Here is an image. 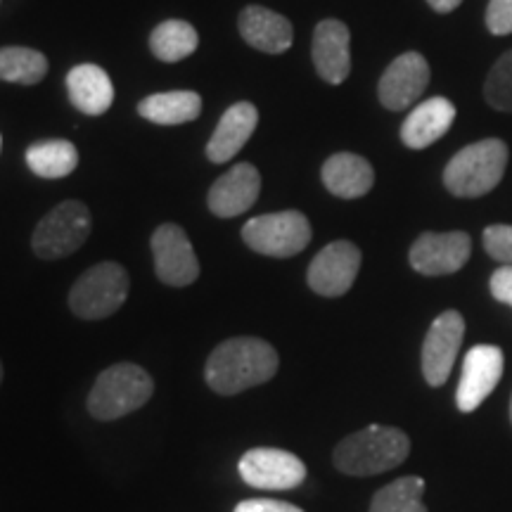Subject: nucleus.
<instances>
[{"mask_svg":"<svg viewBox=\"0 0 512 512\" xmlns=\"http://www.w3.org/2000/svg\"><path fill=\"white\" fill-rule=\"evenodd\" d=\"M427 3H430V8L434 12H439V15H448V12L456 10L463 0H427Z\"/></svg>","mask_w":512,"mask_h":512,"instance_id":"2f4dec72","label":"nucleus"},{"mask_svg":"<svg viewBox=\"0 0 512 512\" xmlns=\"http://www.w3.org/2000/svg\"><path fill=\"white\" fill-rule=\"evenodd\" d=\"M320 178L335 197L356 200V197L368 195L373 188L375 171L366 157L354 155V152H337L323 164Z\"/></svg>","mask_w":512,"mask_h":512,"instance_id":"aec40b11","label":"nucleus"},{"mask_svg":"<svg viewBox=\"0 0 512 512\" xmlns=\"http://www.w3.org/2000/svg\"><path fill=\"white\" fill-rule=\"evenodd\" d=\"M510 420H512V399H510Z\"/></svg>","mask_w":512,"mask_h":512,"instance_id":"f704fd0d","label":"nucleus"},{"mask_svg":"<svg viewBox=\"0 0 512 512\" xmlns=\"http://www.w3.org/2000/svg\"><path fill=\"white\" fill-rule=\"evenodd\" d=\"M503 351L491 344H477L467 351L463 361V375L456 392V403L463 413H472L482 406L486 396L496 389L503 377Z\"/></svg>","mask_w":512,"mask_h":512,"instance_id":"f8f14e48","label":"nucleus"},{"mask_svg":"<svg viewBox=\"0 0 512 512\" xmlns=\"http://www.w3.org/2000/svg\"><path fill=\"white\" fill-rule=\"evenodd\" d=\"M351 34L349 27L339 19H323L313 31V64L320 79L339 86L351 72Z\"/></svg>","mask_w":512,"mask_h":512,"instance_id":"dca6fc26","label":"nucleus"},{"mask_svg":"<svg viewBox=\"0 0 512 512\" xmlns=\"http://www.w3.org/2000/svg\"><path fill=\"white\" fill-rule=\"evenodd\" d=\"M484 249L491 259L512 266V226H489L484 230Z\"/></svg>","mask_w":512,"mask_h":512,"instance_id":"cd10ccee","label":"nucleus"},{"mask_svg":"<svg viewBox=\"0 0 512 512\" xmlns=\"http://www.w3.org/2000/svg\"><path fill=\"white\" fill-rule=\"evenodd\" d=\"M456 121V105L446 98H430L420 102L415 110L408 114L401 126L403 145L411 150H425L446 136L448 128Z\"/></svg>","mask_w":512,"mask_h":512,"instance_id":"6ab92c4d","label":"nucleus"},{"mask_svg":"<svg viewBox=\"0 0 512 512\" xmlns=\"http://www.w3.org/2000/svg\"><path fill=\"white\" fill-rule=\"evenodd\" d=\"M0 150H3V136H0Z\"/></svg>","mask_w":512,"mask_h":512,"instance_id":"72a5a7b5","label":"nucleus"},{"mask_svg":"<svg viewBox=\"0 0 512 512\" xmlns=\"http://www.w3.org/2000/svg\"><path fill=\"white\" fill-rule=\"evenodd\" d=\"M233 512H304L297 505L285 501H273V498H247L235 505Z\"/></svg>","mask_w":512,"mask_h":512,"instance_id":"c756f323","label":"nucleus"},{"mask_svg":"<svg viewBox=\"0 0 512 512\" xmlns=\"http://www.w3.org/2000/svg\"><path fill=\"white\" fill-rule=\"evenodd\" d=\"M486 27L494 36L512 34V0H489Z\"/></svg>","mask_w":512,"mask_h":512,"instance_id":"c85d7f7f","label":"nucleus"},{"mask_svg":"<svg viewBox=\"0 0 512 512\" xmlns=\"http://www.w3.org/2000/svg\"><path fill=\"white\" fill-rule=\"evenodd\" d=\"M46 74L48 60L38 50L22 46L0 48V81L34 86V83L46 79Z\"/></svg>","mask_w":512,"mask_h":512,"instance_id":"393cba45","label":"nucleus"},{"mask_svg":"<svg viewBox=\"0 0 512 512\" xmlns=\"http://www.w3.org/2000/svg\"><path fill=\"white\" fill-rule=\"evenodd\" d=\"M157 278L164 285L188 287L200 278V261L185 230L176 223H162L150 240Z\"/></svg>","mask_w":512,"mask_h":512,"instance_id":"1a4fd4ad","label":"nucleus"},{"mask_svg":"<svg viewBox=\"0 0 512 512\" xmlns=\"http://www.w3.org/2000/svg\"><path fill=\"white\" fill-rule=\"evenodd\" d=\"M240 36L249 46L268 55H280L290 50L294 41V29L290 19L278 12L261 8V5H247L238 19Z\"/></svg>","mask_w":512,"mask_h":512,"instance_id":"f3484780","label":"nucleus"},{"mask_svg":"<svg viewBox=\"0 0 512 512\" xmlns=\"http://www.w3.org/2000/svg\"><path fill=\"white\" fill-rule=\"evenodd\" d=\"M242 482L261 491H290L304 484L306 465L283 448H252L240 458Z\"/></svg>","mask_w":512,"mask_h":512,"instance_id":"6e6552de","label":"nucleus"},{"mask_svg":"<svg viewBox=\"0 0 512 512\" xmlns=\"http://www.w3.org/2000/svg\"><path fill=\"white\" fill-rule=\"evenodd\" d=\"M242 240L252 252L275 259H290L304 252L311 242V223L302 211H278L249 219L242 228Z\"/></svg>","mask_w":512,"mask_h":512,"instance_id":"0eeeda50","label":"nucleus"},{"mask_svg":"<svg viewBox=\"0 0 512 512\" xmlns=\"http://www.w3.org/2000/svg\"><path fill=\"white\" fill-rule=\"evenodd\" d=\"M465 337V318L458 311H444L427 330L422 342V375L430 387H441L451 375Z\"/></svg>","mask_w":512,"mask_h":512,"instance_id":"9b49d317","label":"nucleus"},{"mask_svg":"<svg viewBox=\"0 0 512 512\" xmlns=\"http://www.w3.org/2000/svg\"><path fill=\"white\" fill-rule=\"evenodd\" d=\"M411 456V439L399 427L370 425L349 434L332 453L335 467L342 475L370 477L394 470Z\"/></svg>","mask_w":512,"mask_h":512,"instance_id":"f03ea898","label":"nucleus"},{"mask_svg":"<svg viewBox=\"0 0 512 512\" xmlns=\"http://www.w3.org/2000/svg\"><path fill=\"white\" fill-rule=\"evenodd\" d=\"M69 100L88 117H100L112 107L114 86L110 74L98 64H76L67 74Z\"/></svg>","mask_w":512,"mask_h":512,"instance_id":"412c9836","label":"nucleus"},{"mask_svg":"<svg viewBox=\"0 0 512 512\" xmlns=\"http://www.w3.org/2000/svg\"><path fill=\"white\" fill-rule=\"evenodd\" d=\"M0 382H3V363H0Z\"/></svg>","mask_w":512,"mask_h":512,"instance_id":"473e14b6","label":"nucleus"},{"mask_svg":"<svg viewBox=\"0 0 512 512\" xmlns=\"http://www.w3.org/2000/svg\"><path fill=\"white\" fill-rule=\"evenodd\" d=\"M280 356L261 337H230L211 351L204 366V380L211 392L235 396L273 380Z\"/></svg>","mask_w":512,"mask_h":512,"instance_id":"f257e3e1","label":"nucleus"},{"mask_svg":"<svg viewBox=\"0 0 512 512\" xmlns=\"http://www.w3.org/2000/svg\"><path fill=\"white\" fill-rule=\"evenodd\" d=\"M430 86V64L420 53H403L384 69L377 95L387 110L403 112Z\"/></svg>","mask_w":512,"mask_h":512,"instance_id":"4468645a","label":"nucleus"},{"mask_svg":"<svg viewBox=\"0 0 512 512\" xmlns=\"http://www.w3.org/2000/svg\"><path fill=\"white\" fill-rule=\"evenodd\" d=\"M472 252L470 235L463 230L453 233H422L413 242L411 266L422 275H451L467 264Z\"/></svg>","mask_w":512,"mask_h":512,"instance_id":"ddd939ff","label":"nucleus"},{"mask_svg":"<svg viewBox=\"0 0 512 512\" xmlns=\"http://www.w3.org/2000/svg\"><path fill=\"white\" fill-rule=\"evenodd\" d=\"M202 112V98L195 91L155 93L138 105V114L152 124L178 126L197 119Z\"/></svg>","mask_w":512,"mask_h":512,"instance_id":"4be33fe9","label":"nucleus"},{"mask_svg":"<svg viewBox=\"0 0 512 512\" xmlns=\"http://www.w3.org/2000/svg\"><path fill=\"white\" fill-rule=\"evenodd\" d=\"M508 166V145L498 138L467 145L444 171V185L456 197H482L501 183Z\"/></svg>","mask_w":512,"mask_h":512,"instance_id":"20e7f679","label":"nucleus"},{"mask_svg":"<svg viewBox=\"0 0 512 512\" xmlns=\"http://www.w3.org/2000/svg\"><path fill=\"white\" fill-rule=\"evenodd\" d=\"M200 36L192 24L183 19H166L150 34V50L162 62H181L195 53Z\"/></svg>","mask_w":512,"mask_h":512,"instance_id":"b1692460","label":"nucleus"},{"mask_svg":"<svg viewBox=\"0 0 512 512\" xmlns=\"http://www.w3.org/2000/svg\"><path fill=\"white\" fill-rule=\"evenodd\" d=\"M489 287H491V294H494L498 302L512 306V266L498 268V271L491 275Z\"/></svg>","mask_w":512,"mask_h":512,"instance_id":"7c9ffc66","label":"nucleus"},{"mask_svg":"<svg viewBox=\"0 0 512 512\" xmlns=\"http://www.w3.org/2000/svg\"><path fill=\"white\" fill-rule=\"evenodd\" d=\"M91 211L79 200L60 202L50 209L31 235V249L38 259L55 261L74 254L91 235Z\"/></svg>","mask_w":512,"mask_h":512,"instance_id":"423d86ee","label":"nucleus"},{"mask_svg":"<svg viewBox=\"0 0 512 512\" xmlns=\"http://www.w3.org/2000/svg\"><path fill=\"white\" fill-rule=\"evenodd\" d=\"M261 192V174L252 164L242 162L226 171L219 181L209 188L207 204L209 211L221 219H233V216L245 214L254 207Z\"/></svg>","mask_w":512,"mask_h":512,"instance_id":"2eb2a0df","label":"nucleus"},{"mask_svg":"<svg viewBox=\"0 0 512 512\" xmlns=\"http://www.w3.org/2000/svg\"><path fill=\"white\" fill-rule=\"evenodd\" d=\"M358 271H361V249L349 240H337L316 254L306 280L320 297H342L351 290Z\"/></svg>","mask_w":512,"mask_h":512,"instance_id":"9d476101","label":"nucleus"},{"mask_svg":"<svg viewBox=\"0 0 512 512\" xmlns=\"http://www.w3.org/2000/svg\"><path fill=\"white\" fill-rule=\"evenodd\" d=\"M422 494H425V479L401 477L377 491L370 512H427Z\"/></svg>","mask_w":512,"mask_h":512,"instance_id":"a878e982","label":"nucleus"},{"mask_svg":"<svg viewBox=\"0 0 512 512\" xmlns=\"http://www.w3.org/2000/svg\"><path fill=\"white\" fill-rule=\"evenodd\" d=\"M484 98L494 110L512 112V50L491 67L484 83Z\"/></svg>","mask_w":512,"mask_h":512,"instance_id":"bb28decb","label":"nucleus"},{"mask_svg":"<svg viewBox=\"0 0 512 512\" xmlns=\"http://www.w3.org/2000/svg\"><path fill=\"white\" fill-rule=\"evenodd\" d=\"M155 394V380L136 363H114L102 370L88 394V413L95 420L112 422L143 408Z\"/></svg>","mask_w":512,"mask_h":512,"instance_id":"7ed1b4c3","label":"nucleus"},{"mask_svg":"<svg viewBox=\"0 0 512 512\" xmlns=\"http://www.w3.org/2000/svg\"><path fill=\"white\" fill-rule=\"evenodd\" d=\"M27 164L36 176L55 181V178L74 174V169L79 166V150L74 143L62 138L38 140L27 147Z\"/></svg>","mask_w":512,"mask_h":512,"instance_id":"5701e85b","label":"nucleus"},{"mask_svg":"<svg viewBox=\"0 0 512 512\" xmlns=\"http://www.w3.org/2000/svg\"><path fill=\"white\" fill-rule=\"evenodd\" d=\"M259 124V112L252 102H235L223 114L214 136L207 143V159L214 164H226L245 147Z\"/></svg>","mask_w":512,"mask_h":512,"instance_id":"a211bd4d","label":"nucleus"},{"mask_svg":"<svg viewBox=\"0 0 512 512\" xmlns=\"http://www.w3.org/2000/svg\"><path fill=\"white\" fill-rule=\"evenodd\" d=\"M128 290L126 268L117 261H102L79 275L69 290V309L81 320L110 318L126 304Z\"/></svg>","mask_w":512,"mask_h":512,"instance_id":"39448f33","label":"nucleus"}]
</instances>
